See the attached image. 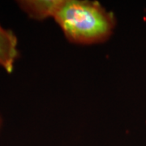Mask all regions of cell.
<instances>
[{
    "label": "cell",
    "mask_w": 146,
    "mask_h": 146,
    "mask_svg": "<svg viewBox=\"0 0 146 146\" xmlns=\"http://www.w3.org/2000/svg\"><path fill=\"white\" fill-rule=\"evenodd\" d=\"M18 57V41L16 35L0 25V67L7 72H12Z\"/></svg>",
    "instance_id": "2"
},
{
    "label": "cell",
    "mask_w": 146,
    "mask_h": 146,
    "mask_svg": "<svg viewBox=\"0 0 146 146\" xmlns=\"http://www.w3.org/2000/svg\"><path fill=\"white\" fill-rule=\"evenodd\" d=\"M2 122H3V120H2V117L0 115V128H1V126H2Z\"/></svg>",
    "instance_id": "4"
},
{
    "label": "cell",
    "mask_w": 146,
    "mask_h": 146,
    "mask_svg": "<svg viewBox=\"0 0 146 146\" xmlns=\"http://www.w3.org/2000/svg\"><path fill=\"white\" fill-rule=\"evenodd\" d=\"M60 0H21V9L29 17L36 21L53 18Z\"/></svg>",
    "instance_id": "3"
},
{
    "label": "cell",
    "mask_w": 146,
    "mask_h": 146,
    "mask_svg": "<svg viewBox=\"0 0 146 146\" xmlns=\"http://www.w3.org/2000/svg\"><path fill=\"white\" fill-rule=\"evenodd\" d=\"M53 19L69 42L84 46L107 41L116 26L114 14L91 0H60Z\"/></svg>",
    "instance_id": "1"
}]
</instances>
